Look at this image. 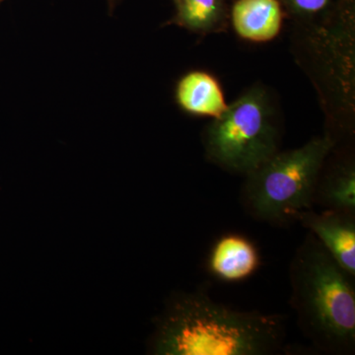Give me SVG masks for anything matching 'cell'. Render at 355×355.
<instances>
[{"label":"cell","mask_w":355,"mask_h":355,"mask_svg":"<svg viewBox=\"0 0 355 355\" xmlns=\"http://www.w3.org/2000/svg\"><path fill=\"white\" fill-rule=\"evenodd\" d=\"M286 338L284 318L231 309L202 291L180 292L168 301L151 340L161 355H266Z\"/></svg>","instance_id":"1"},{"label":"cell","mask_w":355,"mask_h":355,"mask_svg":"<svg viewBox=\"0 0 355 355\" xmlns=\"http://www.w3.org/2000/svg\"><path fill=\"white\" fill-rule=\"evenodd\" d=\"M289 279L291 305L305 335L324 352H354V277L312 233L296 250Z\"/></svg>","instance_id":"2"},{"label":"cell","mask_w":355,"mask_h":355,"mask_svg":"<svg viewBox=\"0 0 355 355\" xmlns=\"http://www.w3.org/2000/svg\"><path fill=\"white\" fill-rule=\"evenodd\" d=\"M333 147L331 137H317L300 148L273 154L247 174L245 207L259 220L277 224L311 209L320 173Z\"/></svg>","instance_id":"3"},{"label":"cell","mask_w":355,"mask_h":355,"mask_svg":"<svg viewBox=\"0 0 355 355\" xmlns=\"http://www.w3.org/2000/svg\"><path fill=\"white\" fill-rule=\"evenodd\" d=\"M205 144L212 162L243 174L277 153L279 135L265 90L251 89L229 105L207 128Z\"/></svg>","instance_id":"4"},{"label":"cell","mask_w":355,"mask_h":355,"mask_svg":"<svg viewBox=\"0 0 355 355\" xmlns=\"http://www.w3.org/2000/svg\"><path fill=\"white\" fill-rule=\"evenodd\" d=\"M304 227L309 229L331 256L352 277L355 275L354 214L327 209L317 214L312 209L296 214Z\"/></svg>","instance_id":"5"},{"label":"cell","mask_w":355,"mask_h":355,"mask_svg":"<svg viewBox=\"0 0 355 355\" xmlns=\"http://www.w3.org/2000/svg\"><path fill=\"white\" fill-rule=\"evenodd\" d=\"M260 266V256L253 243L241 235H224L210 252V272L223 282H241Z\"/></svg>","instance_id":"6"},{"label":"cell","mask_w":355,"mask_h":355,"mask_svg":"<svg viewBox=\"0 0 355 355\" xmlns=\"http://www.w3.org/2000/svg\"><path fill=\"white\" fill-rule=\"evenodd\" d=\"M232 23L241 38L268 42L282 29V8L277 0H238L232 9Z\"/></svg>","instance_id":"7"},{"label":"cell","mask_w":355,"mask_h":355,"mask_svg":"<svg viewBox=\"0 0 355 355\" xmlns=\"http://www.w3.org/2000/svg\"><path fill=\"white\" fill-rule=\"evenodd\" d=\"M177 101L184 111L217 119L227 109L218 81L203 71L186 74L177 86Z\"/></svg>","instance_id":"8"},{"label":"cell","mask_w":355,"mask_h":355,"mask_svg":"<svg viewBox=\"0 0 355 355\" xmlns=\"http://www.w3.org/2000/svg\"><path fill=\"white\" fill-rule=\"evenodd\" d=\"M314 202L328 209L354 214L355 212V171L354 166L340 168L328 181L317 187Z\"/></svg>","instance_id":"9"},{"label":"cell","mask_w":355,"mask_h":355,"mask_svg":"<svg viewBox=\"0 0 355 355\" xmlns=\"http://www.w3.org/2000/svg\"><path fill=\"white\" fill-rule=\"evenodd\" d=\"M178 21L191 30L205 31L220 17V0H178Z\"/></svg>","instance_id":"10"},{"label":"cell","mask_w":355,"mask_h":355,"mask_svg":"<svg viewBox=\"0 0 355 355\" xmlns=\"http://www.w3.org/2000/svg\"><path fill=\"white\" fill-rule=\"evenodd\" d=\"M330 0H287L295 12L313 14L319 12L326 7Z\"/></svg>","instance_id":"11"},{"label":"cell","mask_w":355,"mask_h":355,"mask_svg":"<svg viewBox=\"0 0 355 355\" xmlns=\"http://www.w3.org/2000/svg\"><path fill=\"white\" fill-rule=\"evenodd\" d=\"M1 1H2V0H0V2H1Z\"/></svg>","instance_id":"12"}]
</instances>
